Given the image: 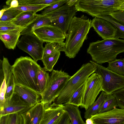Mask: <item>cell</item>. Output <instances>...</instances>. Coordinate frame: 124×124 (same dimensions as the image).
Listing matches in <instances>:
<instances>
[{"label": "cell", "mask_w": 124, "mask_h": 124, "mask_svg": "<svg viewBox=\"0 0 124 124\" xmlns=\"http://www.w3.org/2000/svg\"><path fill=\"white\" fill-rule=\"evenodd\" d=\"M100 18L109 21L117 29V31L115 37L124 39V24L114 19L110 15L102 16Z\"/></svg>", "instance_id": "cell-28"}, {"label": "cell", "mask_w": 124, "mask_h": 124, "mask_svg": "<svg viewBox=\"0 0 124 124\" xmlns=\"http://www.w3.org/2000/svg\"><path fill=\"white\" fill-rule=\"evenodd\" d=\"M119 10L124 11V1L120 6L119 8Z\"/></svg>", "instance_id": "cell-47"}, {"label": "cell", "mask_w": 124, "mask_h": 124, "mask_svg": "<svg viewBox=\"0 0 124 124\" xmlns=\"http://www.w3.org/2000/svg\"><path fill=\"white\" fill-rule=\"evenodd\" d=\"M0 65H1L2 69L7 83L9 77L12 73V66L10 64L8 59L4 56L3 60H0Z\"/></svg>", "instance_id": "cell-33"}, {"label": "cell", "mask_w": 124, "mask_h": 124, "mask_svg": "<svg viewBox=\"0 0 124 124\" xmlns=\"http://www.w3.org/2000/svg\"></svg>", "instance_id": "cell-48"}, {"label": "cell", "mask_w": 124, "mask_h": 124, "mask_svg": "<svg viewBox=\"0 0 124 124\" xmlns=\"http://www.w3.org/2000/svg\"><path fill=\"white\" fill-rule=\"evenodd\" d=\"M51 25L50 19L42 14H38L36 19L23 29L21 35L33 33L34 30L43 26Z\"/></svg>", "instance_id": "cell-19"}, {"label": "cell", "mask_w": 124, "mask_h": 124, "mask_svg": "<svg viewBox=\"0 0 124 124\" xmlns=\"http://www.w3.org/2000/svg\"><path fill=\"white\" fill-rule=\"evenodd\" d=\"M6 3L7 5L10 7V8H16L19 5L18 0H7Z\"/></svg>", "instance_id": "cell-42"}, {"label": "cell", "mask_w": 124, "mask_h": 124, "mask_svg": "<svg viewBox=\"0 0 124 124\" xmlns=\"http://www.w3.org/2000/svg\"><path fill=\"white\" fill-rule=\"evenodd\" d=\"M15 84L14 76L12 73L7 83V87L5 97V99L11 97L13 94Z\"/></svg>", "instance_id": "cell-36"}, {"label": "cell", "mask_w": 124, "mask_h": 124, "mask_svg": "<svg viewBox=\"0 0 124 124\" xmlns=\"http://www.w3.org/2000/svg\"><path fill=\"white\" fill-rule=\"evenodd\" d=\"M78 0H68L66 3L69 6H74Z\"/></svg>", "instance_id": "cell-43"}, {"label": "cell", "mask_w": 124, "mask_h": 124, "mask_svg": "<svg viewBox=\"0 0 124 124\" xmlns=\"http://www.w3.org/2000/svg\"><path fill=\"white\" fill-rule=\"evenodd\" d=\"M108 95L104 91H102L97 100L85 112L84 117L86 119L90 118L92 116L98 113L101 107Z\"/></svg>", "instance_id": "cell-21"}, {"label": "cell", "mask_w": 124, "mask_h": 124, "mask_svg": "<svg viewBox=\"0 0 124 124\" xmlns=\"http://www.w3.org/2000/svg\"><path fill=\"white\" fill-rule=\"evenodd\" d=\"M114 19L124 24V11L118 10L109 15Z\"/></svg>", "instance_id": "cell-40"}, {"label": "cell", "mask_w": 124, "mask_h": 124, "mask_svg": "<svg viewBox=\"0 0 124 124\" xmlns=\"http://www.w3.org/2000/svg\"><path fill=\"white\" fill-rule=\"evenodd\" d=\"M41 67L29 57L21 56L16 59L12 66L15 84L33 90L41 95L37 79L38 70Z\"/></svg>", "instance_id": "cell-2"}, {"label": "cell", "mask_w": 124, "mask_h": 124, "mask_svg": "<svg viewBox=\"0 0 124 124\" xmlns=\"http://www.w3.org/2000/svg\"><path fill=\"white\" fill-rule=\"evenodd\" d=\"M124 0H78L74 5L77 11L100 18L119 10Z\"/></svg>", "instance_id": "cell-5"}, {"label": "cell", "mask_w": 124, "mask_h": 124, "mask_svg": "<svg viewBox=\"0 0 124 124\" xmlns=\"http://www.w3.org/2000/svg\"><path fill=\"white\" fill-rule=\"evenodd\" d=\"M107 68L119 75L124 76V59H116L113 61L109 62Z\"/></svg>", "instance_id": "cell-27"}, {"label": "cell", "mask_w": 124, "mask_h": 124, "mask_svg": "<svg viewBox=\"0 0 124 124\" xmlns=\"http://www.w3.org/2000/svg\"><path fill=\"white\" fill-rule=\"evenodd\" d=\"M91 21L84 15L73 17L66 36L64 51L66 56L70 58L76 56L92 27Z\"/></svg>", "instance_id": "cell-1"}, {"label": "cell", "mask_w": 124, "mask_h": 124, "mask_svg": "<svg viewBox=\"0 0 124 124\" xmlns=\"http://www.w3.org/2000/svg\"><path fill=\"white\" fill-rule=\"evenodd\" d=\"M19 5H50L61 1V0H19Z\"/></svg>", "instance_id": "cell-31"}, {"label": "cell", "mask_w": 124, "mask_h": 124, "mask_svg": "<svg viewBox=\"0 0 124 124\" xmlns=\"http://www.w3.org/2000/svg\"><path fill=\"white\" fill-rule=\"evenodd\" d=\"M33 33L43 42L65 44L66 35L58 27L51 25H45L34 30Z\"/></svg>", "instance_id": "cell-11"}, {"label": "cell", "mask_w": 124, "mask_h": 124, "mask_svg": "<svg viewBox=\"0 0 124 124\" xmlns=\"http://www.w3.org/2000/svg\"><path fill=\"white\" fill-rule=\"evenodd\" d=\"M47 71L45 67H41L38 69L37 73V85L41 95L46 89L49 82L50 76Z\"/></svg>", "instance_id": "cell-23"}, {"label": "cell", "mask_w": 124, "mask_h": 124, "mask_svg": "<svg viewBox=\"0 0 124 124\" xmlns=\"http://www.w3.org/2000/svg\"><path fill=\"white\" fill-rule=\"evenodd\" d=\"M71 77L62 70H53L47 86L41 95L40 102L44 105L54 102Z\"/></svg>", "instance_id": "cell-6"}, {"label": "cell", "mask_w": 124, "mask_h": 124, "mask_svg": "<svg viewBox=\"0 0 124 124\" xmlns=\"http://www.w3.org/2000/svg\"><path fill=\"white\" fill-rule=\"evenodd\" d=\"M45 110V105L41 102H38L21 115L23 124H40Z\"/></svg>", "instance_id": "cell-16"}, {"label": "cell", "mask_w": 124, "mask_h": 124, "mask_svg": "<svg viewBox=\"0 0 124 124\" xmlns=\"http://www.w3.org/2000/svg\"><path fill=\"white\" fill-rule=\"evenodd\" d=\"M77 12L74 6H70L66 3L44 15L50 19L51 25L60 28L66 35L70 23Z\"/></svg>", "instance_id": "cell-8"}, {"label": "cell", "mask_w": 124, "mask_h": 124, "mask_svg": "<svg viewBox=\"0 0 124 124\" xmlns=\"http://www.w3.org/2000/svg\"><path fill=\"white\" fill-rule=\"evenodd\" d=\"M44 42L32 33L22 35L16 46L19 49L30 55L37 62L42 60Z\"/></svg>", "instance_id": "cell-9"}, {"label": "cell", "mask_w": 124, "mask_h": 124, "mask_svg": "<svg viewBox=\"0 0 124 124\" xmlns=\"http://www.w3.org/2000/svg\"><path fill=\"white\" fill-rule=\"evenodd\" d=\"M103 91L102 79L101 76L94 73L85 82V87L81 107L85 110L95 101L100 92Z\"/></svg>", "instance_id": "cell-10"}, {"label": "cell", "mask_w": 124, "mask_h": 124, "mask_svg": "<svg viewBox=\"0 0 124 124\" xmlns=\"http://www.w3.org/2000/svg\"><path fill=\"white\" fill-rule=\"evenodd\" d=\"M58 124H71L70 116L65 111L63 114Z\"/></svg>", "instance_id": "cell-41"}, {"label": "cell", "mask_w": 124, "mask_h": 124, "mask_svg": "<svg viewBox=\"0 0 124 124\" xmlns=\"http://www.w3.org/2000/svg\"><path fill=\"white\" fill-rule=\"evenodd\" d=\"M25 28L18 26L11 21H0V32L18 29Z\"/></svg>", "instance_id": "cell-35"}, {"label": "cell", "mask_w": 124, "mask_h": 124, "mask_svg": "<svg viewBox=\"0 0 124 124\" xmlns=\"http://www.w3.org/2000/svg\"><path fill=\"white\" fill-rule=\"evenodd\" d=\"M60 55V52H59L42 59V61L47 70L50 72L52 71L53 68L59 58Z\"/></svg>", "instance_id": "cell-29"}, {"label": "cell", "mask_w": 124, "mask_h": 124, "mask_svg": "<svg viewBox=\"0 0 124 124\" xmlns=\"http://www.w3.org/2000/svg\"><path fill=\"white\" fill-rule=\"evenodd\" d=\"M22 11L10 8H8L0 18V21H11L16 18Z\"/></svg>", "instance_id": "cell-34"}, {"label": "cell", "mask_w": 124, "mask_h": 124, "mask_svg": "<svg viewBox=\"0 0 124 124\" xmlns=\"http://www.w3.org/2000/svg\"><path fill=\"white\" fill-rule=\"evenodd\" d=\"M118 107L116 100L112 94L108 95L101 107L98 113L109 111Z\"/></svg>", "instance_id": "cell-26"}, {"label": "cell", "mask_w": 124, "mask_h": 124, "mask_svg": "<svg viewBox=\"0 0 124 124\" xmlns=\"http://www.w3.org/2000/svg\"><path fill=\"white\" fill-rule=\"evenodd\" d=\"M94 124H124V109L116 108L90 118Z\"/></svg>", "instance_id": "cell-13"}, {"label": "cell", "mask_w": 124, "mask_h": 124, "mask_svg": "<svg viewBox=\"0 0 124 124\" xmlns=\"http://www.w3.org/2000/svg\"><path fill=\"white\" fill-rule=\"evenodd\" d=\"M85 87V82L73 93L69 101L65 105L70 104L78 107L81 106L82 105Z\"/></svg>", "instance_id": "cell-25"}, {"label": "cell", "mask_w": 124, "mask_h": 124, "mask_svg": "<svg viewBox=\"0 0 124 124\" xmlns=\"http://www.w3.org/2000/svg\"><path fill=\"white\" fill-rule=\"evenodd\" d=\"M89 62L95 67V72L101 77L103 91L108 95L124 88V76L112 72L93 61Z\"/></svg>", "instance_id": "cell-7"}, {"label": "cell", "mask_w": 124, "mask_h": 124, "mask_svg": "<svg viewBox=\"0 0 124 124\" xmlns=\"http://www.w3.org/2000/svg\"><path fill=\"white\" fill-rule=\"evenodd\" d=\"M91 25L95 31L103 39L113 38L116 35L117 29L106 20L94 17L92 20Z\"/></svg>", "instance_id": "cell-14"}, {"label": "cell", "mask_w": 124, "mask_h": 124, "mask_svg": "<svg viewBox=\"0 0 124 124\" xmlns=\"http://www.w3.org/2000/svg\"><path fill=\"white\" fill-rule=\"evenodd\" d=\"M49 5H19L16 8H10L22 11L33 12L35 14L39 11L42 10Z\"/></svg>", "instance_id": "cell-32"}, {"label": "cell", "mask_w": 124, "mask_h": 124, "mask_svg": "<svg viewBox=\"0 0 124 124\" xmlns=\"http://www.w3.org/2000/svg\"><path fill=\"white\" fill-rule=\"evenodd\" d=\"M9 6H4L3 8L0 11V18L2 17L5 12L9 8Z\"/></svg>", "instance_id": "cell-44"}, {"label": "cell", "mask_w": 124, "mask_h": 124, "mask_svg": "<svg viewBox=\"0 0 124 124\" xmlns=\"http://www.w3.org/2000/svg\"><path fill=\"white\" fill-rule=\"evenodd\" d=\"M112 94L116 100L118 107L120 108L124 109V88L115 91Z\"/></svg>", "instance_id": "cell-37"}, {"label": "cell", "mask_w": 124, "mask_h": 124, "mask_svg": "<svg viewBox=\"0 0 124 124\" xmlns=\"http://www.w3.org/2000/svg\"><path fill=\"white\" fill-rule=\"evenodd\" d=\"M45 110L40 124H58L65 112L63 104L54 102L50 105H45Z\"/></svg>", "instance_id": "cell-15"}, {"label": "cell", "mask_w": 124, "mask_h": 124, "mask_svg": "<svg viewBox=\"0 0 124 124\" xmlns=\"http://www.w3.org/2000/svg\"><path fill=\"white\" fill-rule=\"evenodd\" d=\"M24 29L0 32V39L6 48L8 49H15L19 39L21 33Z\"/></svg>", "instance_id": "cell-18"}, {"label": "cell", "mask_w": 124, "mask_h": 124, "mask_svg": "<svg viewBox=\"0 0 124 124\" xmlns=\"http://www.w3.org/2000/svg\"><path fill=\"white\" fill-rule=\"evenodd\" d=\"M38 15L33 12L23 11L11 21L18 26L25 28L36 19Z\"/></svg>", "instance_id": "cell-20"}, {"label": "cell", "mask_w": 124, "mask_h": 124, "mask_svg": "<svg viewBox=\"0 0 124 124\" xmlns=\"http://www.w3.org/2000/svg\"><path fill=\"white\" fill-rule=\"evenodd\" d=\"M64 108L69 116L71 124H85L81 117L78 107L68 104L64 105Z\"/></svg>", "instance_id": "cell-22"}, {"label": "cell", "mask_w": 124, "mask_h": 124, "mask_svg": "<svg viewBox=\"0 0 124 124\" xmlns=\"http://www.w3.org/2000/svg\"><path fill=\"white\" fill-rule=\"evenodd\" d=\"M85 123V124H94L93 121L91 118L86 119Z\"/></svg>", "instance_id": "cell-46"}, {"label": "cell", "mask_w": 124, "mask_h": 124, "mask_svg": "<svg viewBox=\"0 0 124 124\" xmlns=\"http://www.w3.org/2000/svg\"><path fill=\"white\" fill-rule=\"evenodd\" d=\"M14 93L18 95L31 107L40 101L41 98V95L35 91L16 84Z\"/></svg>", "instance_id": "cell-17"}, {"label": "cell", "mask_w": 124, "mask_h": 124, "mask_svg": "<svg viewBox=\"0 0 124 124\" xmlns=\"http://www.w3.org/2000/svg\"><path fill=\"white\" fill-rule=\"evenodd\" d=\"M93 61L101 64L113 61L124 52V39L114 38L98 40L90 43L87 50Z\"/></svg>", "instance_id": "cell-3"}, {"label": "cell", "mask_w": 124, "mask_h": 124, "mask_svg": "<svg viewBox=\"0 0 124 124\" xmlns=\"http://www.w3.org/2000/svg\"><path fill=\"white\" fill-rule=\"evenodd\" d=\"M7 87V85L5 78L1 84L0 93V108L3 106L5 100V95Z\"/></svg>", "instance_id": "cell-39"}, {"label": "cell", "mask_w": 124, "mask_h": 124, "mask_svg": "<svg viewBox=\"0 0 124 124\" xmlns=\"http://www.w3.org/2000/svg\"><path fill=\"white\" fill-rule=\"evenodd\" d=\"M0 80L1 84L3 82L5 77L2 68H0Z\"/></svg>", "instance_id": "cell-45"}, {"label": "cell", "mask_w": 124, "mask_h": 124, "mask_svg": "<svg viewBox=\"0 0 124 124\" xmlns=\"http://www.w3.org/2000/svg\"><path fill=\"white\" fill-rule=\"evenodd\" d=\"M64 46L65 45L58 43H47L44 48L42 59L59 52H64Z\"/></svg>", "instance_id": "cell-24"}, {"label": "cell", "mask_w": 124, "mask_h": 124, "mask_svg": "<svg viewBox=\"0 0 124 124\" xmlns=\"http://www.w3.org/2000/svg\"><path fill=\"white\" fill-rule=\"evenodd\" d=\"M21 116L12 114L0 117V124H20Z\"/></svg>", "instance_id": "cell-30"}, {"label": "cell", "mask_w": 124, "mask_h": 124, "mask_svg": "<svg viewBox=\"0 0 124 124\" xmlns=\"http://www.w3.org/2000/svg\"><path fill=\"white\" fill-rule=\"evenodd\" d=\"M68 1L61 0L60 2L49 6L44 9V10L41 12V14L45 15L52 11L65 4Z\"/></svg>", "instance_id": "cell-38"}, {"label": "cell", "mask_w": 124, "mask_h": 124, "mask_svg": "<svg viewBox=\"0 0 124 124\" xmlns=\"http://www.w3.org/2000/svg\"><path fill=\"white\" fill-rule=\"evenodd\" d=\"M5 99L3 107L0 108V117L12 114L21 115L31 107L15 93Z\"/></svg>", "instance_id": "cell-12"}, {"label": "cell", "mask_w": 124, "mask_h": 124, "mask_svg": "<svg viewBox=\"0 0 124 124\" xmlns=\"http://www.w3.org/2000/svg\"><path fill=\"white\" fill-rule=\"evenodd\" d=\"M96 70L95 67L90 62L83 64L68 80L54 102L57 104L65 105L69 101L73 93L85 82L91 75L95 72Z\"/></svg>", "instance_id": "cell-4"}]
</instances>
